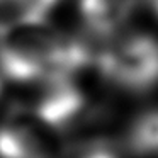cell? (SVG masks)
<instances>
[{
  "label": "cell",
  "instance_id": "obj_7",
  "mask_svg": "<svg viewBox=\"0 0 158 158\" xmlns=\"http://www.w3.org/2000/svg\"><path fill=\"white\" fill-rule=\"evenodd\" d=\"M131 146L138 153L158 151V112L144 114L131 131Z\"/></svg>",
  "mask_w": 158,
  "mask_h": 158
},
{
  "label": "cell",
  "instance_id": "obj_1",
  "mask_svg": "<svg viewBox=\"0 0 158 158\" xmlns=\"http://www.w3.org/2000/svg\"><path fill=\"white\" fill-rule=\"evenodd\" d=\"M89 58L85 46L43 21L0 31V72L15 82L66 78Z\"/></svg>",
  "mask_w": 158,
  "mask_h": 158
},
{
  "label": "cell",
  "instance_id": "obj_4",
  "mask_svg": "<svg viewBox=\"0 0 158 158\" xmlns=\"http://www.w3.org/2000/svg\"><path fill=\"white\" fill-rule=\"evenodd\" d=\"M51 87L39 97V100L29 110H24L46 127L56 131L63 129L80 114L83 107V97L66 78L49 80Z\"/></svg>",
  "mask_w": 158,
  "mask_h": 158
},
{
  "label": "cell",
  "instance_id": "obj_3",
  "mask_svg": "<svg viewBox=\"0 0 158 158\" xmlns=\"http://www.w3.org/2000/svg\"><path fill=\"white\" fill-rule=\"evenodd\" d=\"M46 131L53 129L26 112L15 116L0 126V158H48Z\"/></svg>",
  "mask_w": 158,
  "mask_h": 158
},
{
  "label": "cell",
  "instance_id": "obj_5",
  "mask_svg": "<svg viewBox=\"0 0 158 158\" xmlns=\"http://www.w3.org/2000/svg\"><path fill=\"white\" fill-rule=\"evenodd\" d=\"M138 0H80L85 26L95 34H112L133 15Z\"/></svg>",
  "mask_w": 158,
  "mask_h": 158
},
{
  "label": "cell",
  "instance_id": "obj_2",
  "mask_svg": "<svg viewBox=\"0 0 158 158\" xmlns=\"http://www.w3.org/2000/svg\"><path fill=\"white\" fill-rule=\"evenodd\" d=\"M106 78L127 90H148L158 83V41L146 34L126 36L97 58Z\"/></svg>",
  "mask_w": 158,
  "mask_h": 158
},
{
  "label": "cell",
  "instance_id": "obj_9",
  "mask_svg": "<svg viewBox=\"0 0 158 158\" xmlns=\"http://www.w3.org/2000/svg\"><path fill=\"white\" fill-rule=\"evenodd\" d=\"M150 4H151V9L155 10V14L158 15V0H150Z\"/></svg>",
  "mask_w": 158,
  "mask_h": 158
},
{
  "label": "cell",
  "instance_id": "obj_8",
  "mask_svg": "<svg viewBox=\"0 0 158 158\" xmlns=\"http://www.w3.org/2000/svg\"><path fill=\"white\" fill-rule=\"evenodd\" d=\"M83 158H116L110 151L107 150H102V148H95L94 151H90L89 155H85Z\"/></svg>",
  "mask_w": 158,
  "mask_h": 158
},
{
  "label": "cell",
  "instance_id": "obj_6",
  "mask_svg": "<svg viewBox=\"0 0 158 158\" xmlns=\"http://www.w3.org/2000/svg\"><path fill=\"white\" fill-rule=\"evenodd\" d=\"M60 0H0V31L19 22L43 21Z\"/></svg>",
  "mask_w": 158,
  "mask_h": 158
}]
</instances>
